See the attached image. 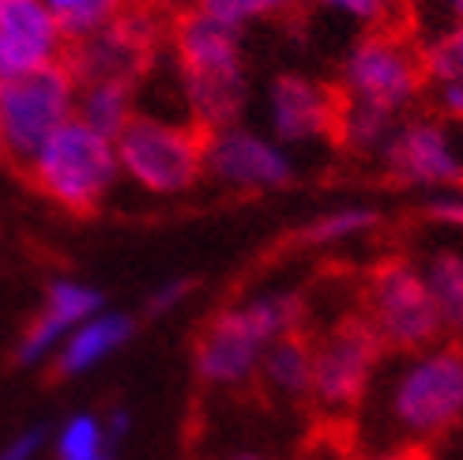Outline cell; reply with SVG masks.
Segmentation results:
<instances>
[{
    "mask_svg": "<svg viewBox=\"0 0 463 460\" xmlns=\"http://www.w3.org/2000/svg\"><path fill=\"white\" fill-rule=\"evenodd\" d=\"M362 317L381 336L384 351L396 355L426 351L433 343L449 340L433 298L426 291L422 268H414L411 261H381L369 272Z\"/></svg>",
    "mask_w": 463,
    "mask_h": 460,
    "instance_id": "8",
    "label": "cell"
},
{
    "mask_svg": "<svg viewBox=\"0 0 463 460\" xmlns=\"http://www.w3.org/2000/svg\"><path fill=\"white\" fill-rule=\"evenodd\" d=\"M260 388L279 404H306L313 397V340L309 332H290L271 340L260 366H257Z\"/></svg>",
    "mask_w": 463,
    "mask_h": 460,
    "instance_id": "17",
    "label": "cell"
},
{
    "mask_svg": "<svg viewBox=\"0 0 463 460\" xmlns=\"http://www.w3.org/2000/svg\"><path fill=\"white\" fill-rule=\"evenodd\" d=\"M162 53H166V27H162L158 12L132 5L102 31L68 45L64 64L76 76V83L121 80L140 87L158 68Z\"/></svg>",
    "mask_w": 463,
    "mask_h": 460,
    "instance_id": "9",
    "label": "cell"
},
{
    "mask_svg": "<svg viewBox=\"0 0 463 460\" xmlns=\"http://www.w3.org/2000/svg\"><path fill=\"white\" fill-rule=\"evenodd\" d=\"M193 5L207 15H215L219 23L234 31H249L257 23H268V19H283L290 12H298L306 0H193Z\"/></svg>",
    "mask_w": 463,
    "mask_h": 460,
    "instance_id": "25",
    "label": "cell"
},
{
    "mask_svg": "<svg viewBox=\"0 0 463 460\" xmlns=\"http://www.w3.org/2000/svg\"><path fill=\"white\" fill-rule=\"evenodd\" d=\"M294 174L298 167L290 151L245 121L203 132V177L219 181L226 189L271 193V189H287Z\"/></svg>",
    "mask_w": 463,
    "mask_h": 460,
    "instance_id": "11",
    "label": "cell"
},
{
    "mask_svg": "<svg viewBox=\"0 0 463 460\" xmlns=\"http://www.w3.org/2000/svg\"><path fill=\"white\" fill-rule=\"evenodd\" d=\"M419 61L426 87L463 83V27H441L419 38Z\"/></svg>",
    "mask_w": 463,
    "mask_h": 460,
    "instance_id": "22",
    "label": "cell"
},
{
    "mask_svg": "<svg viewBox=\"0 0 463 460\" xmlns=\"http://www.w3.org/2000/svg\"><path fill=\"white\" fill-rule=\"evenodd\" d=\"M132 5H144V8H151V12H162V8H181L184 0H132Z\"/></svg>",
    "mask_w": 463,
    "mask_h": 460,
    "instance_id": "33",
    "label": "cell"
},
{
    "mask_svg": "<svg viewBox=\"0 0 463 460\" xmlns=\"http://www.w3.org/2000/svg\"><path fill=\"white\" fill-rule=\"evenodd\" d=\"M68 53V42L45 0H0V57L5 80L31 68L57 64Z\"/></svg>",
    "mask_w": 463,
    "mask_h": 460,
    "instance_id": "15",
    "label": "cell"
},
{
    "mask_svg": "<svg viewBox=\"0 0 463 460\" xmlns=\"http://www.w3.org/2000/svg\"><path fill=\"white\" fill-rule=\"evenodd\" d=\"M313 340V404L320 411H358L381 359L388 355L381 336L362 313H346Z\"/></svg>",
    "mask_w": 463,
    "mask_h": 460,
    "instance_id": "10",
    "label": "cell"
},
{
    "mask_svg": "<svg viewBox=\"0 0 463 460\" xmlns=\"http://www.w3.org/2000/svg\"><path fill=\"white\" fill-rule=\"evenodd\" d=\"M403 118L400 113H388V110H377V106H365V102H346L339 99V125H335V144L351 155H362V158H373L384 151V144L392 140Z\"/></svg>",
    "mask_w": 463,
    "mask_h": 460,
    "instance_id": "19",
    "label": "cell"
},
{
    "mask_svg": "<svg viewBox=\"0 0 463 460\" xmlns=\"http://www.w3.org/2000/svg\"><path fill=\"white\" fill-rule=\"evenodd\" d=\"M388 438V453L437 442L463 419V343L441 340L426 351H388L362 404Z\"/></svg>",
    "mask_w": 463,
    "mask_h": 460,
    "instance_id": "1",
    "label": "cell"
},
{
    "mask_svg": "<svg viewBox=\"0 0 463 460\" xmlns=\"http://www.w3.org/2000/svg\"><path fill=\"white\" fill-rule=\"evenodd\" d=\"M459 189H463V177H459Z\"/></svg>",
    "mask_w": 463,
    "mask_h": 460,
    "instance_id": "35",
    "label": "cell"
},
{
    "mask_svg": "<svg viewBox=\"0 0 463 460\" xmlns=\"http://www.w3.org/2000/svg\"><path fill=\"white\" fill-rule=\"evenodd\" d=\"M45 8L57 19L64 42L72 45L113 23L125 8H132V0H45Z\"/></svg>",
    "mask_w": 463,
    "mask_h": 460,
    "instance_id": "21",
    "label": "cell"
},
{
    "mask_svg": "<svg viewBox=\"0 0 463 460\" xmlns=\"http://www.w3.org/2000/svg\"><path fill=\"white\" fill-rule=\"evenodd\" d=\"M306 5L328 19L351 23L358 31L396 27V19L407 12V0H306Z\"/></svg>",
    "mask_w": 463,
    "mask_h": 460,
    "instance_id": "24",
    "label": "cell"
},
{
    "mask_svg": "<svg viewBox=\"0 0 463 460\" xmlns=\"http://www.w3.org/2000/svg\"><path fill=\"white\" fill-rule=\"evenodd\" d=\"M45 438H50V430L45 426H27L23 434H15L5 449H0V460H34L42 453Z\"/></svg>",
    "mask_w": 463,
    "mask_h": 460,
    "instance_id": "29",
    "label": "cell"
},
{
    "mask_svg": "<svg viewBox=\"0 0 463 460\" xmlns=\"http://www.w3.org/2000/svg\"><path fill=\"white\" fill-rule=\"evenodd\" d=\"M72 118L76 76L64 61L0 80V148L12 163L27 167V158Z\"/></svg>",
    "mask_w": 463,
    "mask_h": 460,
    "instance_id": "7",
    "label": "cell"
},
{
    "mask_svg": "<svg viewBox=\"0 0 463 460\" xmlns=\"http://www.w3.org/2000/svg\"><path fill=\"white\" fill-rule=\"evenodd\" d=\"M140 110V87L121 83V80H95V83H76V118L90 125L102 136H118L132 113Z\"/></svg>",
    "mask_w": 463,
    "mask_h": 460,
    "instance_id": "18",
    "label": "cell"
},
{
    "mask_svg": "<svg viewBox=\"0 0 463 460\" xmlns=\"http://www.w3.org/2000/svg\"><path fill=\"white\" fill-rule=\"evenodd\" d=\"M381 170L414 189H456L463 177V140L433 113H407L377 155Z\"/></svg>",
    "mask_w": 463,
    "mask_h": 460,
    "instance_id": "12",
    "label": "cell"
},
{
    "mask_svg": "<svg viewBox=\"0 0 463 460\" xmlns=\"http://www.w3.org/2000/svg\"><path fill=\"white\" fill-rule=\"evenodd\" d=\"M170 76L181 110L200 132H215L241 121L249 106V61L245 34L200 12L196 5L177 8L166 27Z\"/></svg>",
    "mask_w": 463,
    "mask_h": 460,
    "instance_id": "2",
    "label": "cell"
},
{
    "mask_svg": "<svg viewBox=\"0 0 463 460\" xmlns=\"http://www.w3.org/2000/svg\"><path fill=\"white\" fill-rule=\"evenodd\" d=\"M113 148L121 177L155 196H181L203 177V132L184 118L136 110Z\"/></svg>",
    "mask_w": 463,
    "mask_h": 460,
    "instance_id": "6",
    "label": "cell"
},
{
    "mask_svg": "<svg viewBox=\"0 0 463 460\" xmlns=\"http://www.w3.org/2000/svg\"><path fill=\"white\" fill-rule=\"evenodd\" d=\"M264 121L268 136L290 148L335 144L339 125V91L306 72H279L264 91Z\"/></svg>",
    "mask_w": 463,
    "mask_h": 460,
    "instance_id": "13",
    "label": "cell"
},
{
    "mask_svg": "<svg viewBox=\"0 0 463 460\" xmlns=\"http://www.w3.org/2000/svg\"><path fill=\"white\" fill-rule=\"evenodd\" d=\"M309 329V298L275 287L222 310L203 325L193 348V370L212 388H245L257 381L260 355L271 340Z\"/></svg>",
    "mask_w": 463,
    "mask_h": 460,
    "instance_id": "3",
    "label": "cell"
},
{
    "mask_svg": "<svg viewBox=\"0 0 463 460\" xmlns=\"http://www.w3.org/2000/svg\"><path fill=\"white\" fill-rule=\"evenodd\" d=\"M106 430L102 419L90 416V411H80V416L64 419L53 434V453L57 460H102L106 456Z\"/></svg>",
    "mask_w": 463,
    "mask_h": 460,
    "instance_id": "26",
    "label": "cell"
},
{
    "mask_svg": "<svg viewBox=\"0 0 463 460\" xmlns=\"http://www.w3.org/2000/svg\"><path fill=\"white\" fill-rule=\"evenodd\" d=\"M426 291L437 306V317L445 325L449 340L463 336V257L456 249H441L422 264Z\"/></svg>",
    "mask_w": 463,
    "mask_h": 460,
    "instance_id": "20",
    "label": "cell"
},
{
    "mask_svg": "<svg viewBox=\"0 0 463 460\" xmlns=\"http://www.w3.org/2000/svg\"><path fill=\"white\" fill-rule=\"evenodd\" d=\"M102 460H109V456H102Z\"/></svg>",
    "mask_w": 463,
    "mask_h": 460,
    "instance_id": "37",
    "label": "cell"
},
{
    "mask_svg": "<svg viewBox=\"0 0 463 460\" xmlns=\"http://www.w3.org/2000/svg\"><path fill=\"white\" fill-rule=\"evenodd\" d=\"M335 91L346 102H365L407 118L411 106L426 95L419 42L400 27L358 31L339 53Z\"/></svg>",
    "mask_w": 463,
    "mask_h": 460,
    "instance_id": "5",
    "label": "cell"
},
{
    "mask_svg": "<svg viewBox=\"0 0 463 460\" xmlns=\"http://www.w3.org/2000/svg\"><path fill=\"white\" fill-rule=\"evenodd\" d=\"M193 291V280H170V283H162L151 298H147V313L158 317V313H170L174 306H181L184 298H189Z\"/></svg>",
    "mask_w": 463,
    "mask_h": 460,
    "instance_id": "30",
    "label": "cell"
},
{
    "mask_svg": "<svg viewBox=\"0 0 463 460\" xmlns=\"http://www.w3.org/2000/svg\"><path fill=\"white\" fill-rule=\"evenodd\" d=\"M222 460H268V456H260V453H230Z\"/></svg>",
    "mask_w": 463,
    "mask_h": 460,
    "instance_id": "34",
    "label": "cell"
},
{
    "mask_svg": "<svg viewBox=\"0 0 463 460\" xmlns=\"http://www.w3.org/2000/svg\"><path fill=\"white\" fill-rule=\"evenodd\" d=\"M407 12L422 27V34H433L441 27H463V0H407Z\"/></svg>",
    "mask_w": 463,
    "mask_h": 460,
    "instance_id": "27",
    "label": "cell"
},
{
    "mask_svg": "<svg viewBox=\"0 0 463 460\" xmlns=\"http://www.w3.org/2000/svg\"><path fill=\"white\" fill-rule=\"evenodd\" d=\"M128 426H132V416L125 407H109V416L102 419V430H106V446H118L125 434H128Z\"/></svg>",
    "mask_w": 463,
    "mask_h": 460,
    "instance_id": "32",
    "label": "cell"
},
{
    "mask_svg": "<svg viewBox=\"0 0 463 460\" xmlns=\"http://www.w3.org/2000/svg\"><path fill=\"white\" fill-rule=\"evenodd\" d=\"M426 212H430V219H437V223H449V226H463V196H459V193H445V196H433Z\"/></svg>",
    "mask_w": 463,
    "mask_h": 460,
    "instance_id": "31",
    "label": "cell"
},
{
    "mask_svg": "<svg viewBox=\"0 0 463 460\" xmlns=\"http://www.w3.org/2000/svg\"><path fill=\"white\" fill-rule=\"evenodd\" d=\"M381 223L377 208H362V204H351V208H335L328 216L313 219L309 226H302L298 242L302 245H339V242H351L358 235H369Z\"/></svg>",
    "mask_w": 463,
    "mask_h": 460,
    "instance_id": "23",
    "label": "cell"
},
{
    "mask_svg": "<svg viewBox=\"0 0 463 460\" xmlns=\"http://www.w3.org/2000/svg\"><path fill=\"white\" fill-rule=\"evenodd\" d=\"M136 332V321L118 310H99L95 317H87L83 325H76L64 336V343L53 355V378H80L87 370H95L99 362L109 355H118Z\"/></svg>",
    "mask_w": 463,
    "mask_h": 460,
    "instance_id": "16",
    "label": "cell"
},
{
    "mask_svg": "<svg viewBox=\"0 0 463 460\" xmlns=\"http://www.w3.org/2000/svg\"><path fill=\"white\" fill-rule=\"evenodd\" d=\"M27 177L31 186L53 200L57 208L87 216L113 193L121 181L118 167V148L109 136L95 132L80 118L64 121L50 140H45L31 158H27Z\"/></svg>",
    "mask_w": 463,
    "mask_h": 460,
    "instance_id": "4",
    "label": "cell"
},
{
    "mask_svg": "<svg viewBox=\"0 0 463 460\" xmlns=\"http://www.w3.org/2000/svg\"><path fill=\"white\" fill-rule=\"evenodd\" d=\"M0 155H5V148H0Z\"/></svg>",
    "mask_w": 463,
    "mask_h": 460,
    "instance_id": "36",
    "label": "cell"
},
{
    "mask_svg": "<svg viewBox=\"0 0 463 460\" xmlns=\"http://www.w3.org/2000/svg\"><path fill=\"white\" fill-rule=\"evenodd\" d=\"M426 95L433 106V118L449 121L452 129L463 125V83H437V87H426Z\"/></svg>",
    "mask_w": 463,
    "mask_h": 460,
    "instance_id": "28",
    "label": "cell"
},
{
    "mask_svg": "<svg viewBox=\"0 0 463 460\" xmlns=\"http://www.w3.org/2000/svg\"><path fill=\"white\" fill-rule=\"evenodd\" d=\"M106 306L102 291L76 283V280H53L45 287V302L34 313V321L23 329L19 343H15V362L19 366H38L45 359H53L57 348L64 343V336L76 325H83L87 317H95Z\"/></svg>",
    "mask_w": 463,
    "mask_h": 460,
    "instance_id": "14",
    "label": "cell"
}]
</instances>
